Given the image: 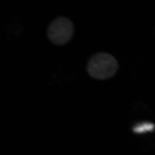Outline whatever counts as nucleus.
<instances>
[{
    "label": "nucleus",
    "instance_id": "2",
    "mask_svg": "<svg viewBox=\"0 0 155 155\" xmlns=\"http://www.w3.org/2000/svg\"><path fill=\"white\" fill-rule=\"evenodd\" d=\"M74 34L73 23L70 19L60 17L49 26L47 35L50 41L57 45H63L70 41Z\"/></svg>",
    "mask_w": 155,
    "mask_h": 155
},
{
    "label": "nucleus",
    "instance_id": "3",
    "mask_svg": "<svg viewBox=\"0 0 155 155\" xmlns=\"http://www.w3.org/2000/svg\"><path fill=\"white\" fill-rule=\"evenodd\" d=\"M154 125L150 122L143 121L135 124L133 127V130L135 133L143 134L152 132L154 130Z\"/></svg>",
    "mask_w": 155,
    "mask_h": 155
},
{
    "label": "nucleus",
    "instance_id": "1",
    "mask_svg": "<svg viewBox=\"0 0 155 155\" xmlns=\"http://www.w3.org/2000/svg\"><path fill=\"white\" fill-rule=\"evenodd\" d=\"M118 68V62L113 56L106 53H98L90 59L87 69L92 78L104 80L113 77Z\"/></svg>",
    "mask_w": 155,
    "mask_h": 155
}]
</instances>
